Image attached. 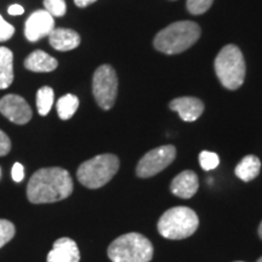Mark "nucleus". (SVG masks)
Instances as JSON below:
<instances>
[{
	"mask_svg": "<svg viewBox=\"0 0 262 262\" xmlns=\"http://www.w3.org/2000/svg\"><path fill=\"white\" fill-rule=\"evenodd\" d=\"M14 54L10 49L0 47V89H6L14 81Z\"/></svg>",
	"mask_w": 262,
	"mask_h": 262,
	"instance_id": "obj_17",
	"label": "nucleus"
},
{
	"mask_svg": "<svg viewBox=\"0 0 262 262\" xmlns=\"http://www.w3.org/2000/svg\"><path fill=\"white\" fill-rule=\"evenodd\" d=\"M0 175H2V169H0Z\"/></svg>",
	"mask_w": 262,
	"mask_h": 262,
	"instance_id": "obj_31",
	"label": "nucleus"
},
{
	"mask_svg": "<svg viewBox=\"0 0 262 262\" xmlns=\"http://www.w3.org/2000/svg\"><path fill=\"white\" fill-rule=\"evenodd\" d=\"M93 93L98 106L108 111L114 106L118 93V78L112 66L102 64L95 71Z\"/></svg>",
	"mask_w": 262,
	"mask_h": 262,
	"instance_id": "obj_7",
	"label": "nucleus"
},
{
	"mask_svg": "<svg viewBox=\"0 0 262 262\" xmlns=\"http://www.w3.org/2000/svg\"><path fill=\"white\" fill-rule=\"evenodd\" d=\"M214 0H187V9L192 15H202L211 8Z\"/></svg>",
	"mask_w": 262,
	"mask_h": 262,
	"instance_id": "obj_23",
	"label": "nucleus"
},
{
	"mask_svg": "<svg viewBox=\"0 0 262 262\" xmlns=\"http://www.w3.org/2000/svg\"><path fill=\"white\" fill-rule=\"evenodd\" d=\"M73 192V180L62 168H42L32 175L27 185V198L33 204L55 203Z\"/></svg>",
	"mask_w": 262,
	"mask_h": 262,
	"instance_id": "obj_1",
	"label": "nucleus"
},
{
	"mask_svg": "<svg viewBox=\"0 0 262 262\" xmlns=\"http://www.w3.org/2000/svg\"><path fill=\"white\" fill-rule=\"evenodd\" d=\"M16 228L12 222L0 219V248L9 243L15 237Z\"/></svg>",
	"mask_w": 262,
	"mask_h": 262,
	"instance_id": "obj_21",
	"label": "nucleus"
},
{
	"mask_svg": "<svg viewBox=\"0 0 262 262\" xmlns=\"http://www.w3.org/2000/svg\"><path fill=\"white\" fill-rule=\"evenodd\" d=\"M119 170V159L114 155H100L86 160L77 170V178L81 185L90 189L103 187Z\"/></svg>",
	"mask_w": 262,
	"mask_h": 262,
	"instance_id": "obj_5",
	"label": "nucleus"
},
{
	"mask_svg": "<svg viewBox=\"0 0 262 262\" xmlns=\"http://www.w3.org/2000/svg\"><path fill=\"white\" fill-rule=\"evenodd\" d=\"M256 262H262V256H261V257H260V258H258V260H257V261H256Z\"/></svg>",
	"mask_w": 262,
	"mask_h": 262,
	"instance_id": "obj_30",
	"label": "nucleus"
},
{
	"mask_svg": "<svg viewBox=\"0 0 262 262\" xmlns=\"http://www.w3.org/2000/svg\"><path fill=\"white\" fill-rule=\"evenodd\" d=\"M258 235H260V238L262 239V222L260 224V226H258Z\"/></svg>",
	"mask_w": 262,
	"mask_h": 262,
	"instance_id": "obj_29",
	"label": "nucleus"
},
{
	"mask_svg": "<svg viewBox=\"0 0 262 262\" xmlns=\"http://www.w3.org/2000/svg\"><path fill=\"white\" fill-rule=\"evenodd\" d=\"M12 180L15 182H21L22 180L25 179V168L22 164L15 163L14 166H12Z\"/></svg>",
	"mask_w": 262,
	"mask_h": 262,
	"instance_id": "obj_26",
	"label": "nucleus"
},
{
	"mask_svg": "<svg viewBox=\"0 0 262 262\" xmlns=\"http://www.w3.org/2000/svg\"><path fill=\"white\" fill-rule=\"evenodd\" d=\"M49 41L55 50L70 51L80 44V35L68 28H54L49 34Z\"/></svg>",
	"mask_w": 262,
	"mask_h": 262,
	"instance_id": "obj_14",
	"label": "nucleus"
},
{
	"mask_svg": "<svg viewBox=\"0 0 262 262\" xmlns=\"http://www.w3.org/2000/svg\"><path fill=\"white\" fill-rule=\"evenodd\" d=\"M44 8L52 17H61L67 10L64 0H44Z\"/></svg>",
	"mask_w": 262,
	"mask_h": 262,
	"instance_id": "obj_22",
	"label": "nucleus"
},
{
	"mask_svg": "<svg viewBox=\"0 0 262 262\" xmlns=\"http://www.w3.org/2000/svg\"><path fill=\"white\" fill-rule=\"evenodd\" d=\"M261 170V162L256 156H245L235 166V176L244 182H250L257 178Z\"/></svg>",
	"mask_w": 262,
	"mask_h": 262,
	"instance_id": "obj_16",
	"label": "nucleus"
},
{
	"mask_svg": "<svg viewBox=\"0 0 262 262\" xmlns=\"http://www.w3.org/2000/svg\"><path fill=\"white\" fill-rule=\"evenodd\" d=\"M47 260L48 262H79V249L73 239L60 238L54 243Z\"/></svg>",
	"mask_w": 262,
	"mask_h": 262,
	"instance_id": "obj_11",
	"label": "nucleus"
},
{
	"mask_svg": "<svg viewBox=\"0 0 262 262\" xmlns=\"http://www.w3.org/2000/svg\"><path fill=\"white\" fill-rule=\"evenodd\" d=\"M57 64V61L54 57L41 50L32 52L25 60V67L28 71L37 72V73H47V72L55 71Z\"/></svg>",
	"mask_w": 262,
	"mask_h": 262,
	"instance_id": "obj_15",
	"label": "nucleus"
},
{
	"mask_svg": "<svg viewBox=\"0 0 262 262\" xmlns=\"http://www.w3.org/2000/svg\"><path fill=\"white\" fill-rule=\"evenodd\" d=\"M97 0H74V4L78 6V8H86L91 4H94Z\"/></svg>",
	"mask_w": 262,
	"mask_h": 262,
	"instance_id": "obj_28",
	"label": "nucleus"
},
{
	"mask_svg": "<svg viewBox=\"0 0 262 262\" xmlns=\"http://www.w3.org/2000/svg\"><path fill=\"white\" fill-rule=\"evenodd\" d=\"M14 26L8 24V22L3 18V16L0 15V42L9 40V39L14 35Z\"/></svg>",
	"mask_w": 262,
	"mask_h": 262,
	"instance_id": "obj_24",
	"label": "nucleus"
},
{
	"mask_svg": "<svg viewBox=\"0 0 262 262\" xmlns=\"http://www.w3.org/2000/svg\"><path fill=\"white\" fill-rule=\"evenodd\" d=\"M170 110L179 113L185 122H194L204 112V103L196 97H179L172 100L169 104Z\"/></svg>",
	"mask_w": 262,
	"mask_h": 262,
	"instance_id": "obj_12",
	"label": "nucleus"
},
{
	"mask_svg": "<svg viewBox=\"0 0 262 262\" xmlns=\"http://www.w3.org/2000/svg\"><path fill=\"white\" fill-rule=\"evenodd\" d=\"M199 37H201V27L194 22H175L156 35L155 48L168 55L180 54L191 48Z\"/></svg>",
	"mask_w": 262,
	"mask_h": 262,
	"instance_id": "obj_2",
	"label": "nucleus"
},
{
	"mask_svg": "<svg viewBox=\"0 0 262 262\" xmlns=\"http://www.w3.org/2000/svg\"><path fill=\"white\" fill-rule=\"evenodd\" d=\"M78 107H79V100L75 95L67 94L64 96H62L60 100L57 101L56 108L58 117L62 120H68L74 116V113L77 112Z\"/></svg>",
	"mask_w": 262,
	"mask_h": 262,
	"instance_id": "obj_18",
	"label": "nucleus"
},
{
	"mask_svg": "<svg viewBox=\"0 0 262 262\" xmlns=\"http://www.w3.org/2000/svg\"><path fill=\"white\" fill-rule=\"evenodd\" d=\"M8 12L9 15H12V16H18V15H22L25 12V9L22 8L21 5L18 4H14L11 5L10 8L8 9Z\"/></svg>",
	"mask_w": 262,
	"mask_h": 262,
	"instance_id": "obj_27",
	"label": "nucleus"
},
{
	"mask_svg": "<svg viewBox=\"0 0 262 262\" xmlns=\"http://www.w3.org/2000/svg\"><path fill=\"white\" fill-rule=\"evenodd\" d=\"M199 188L198 176L194 171L186 170V171L180 172L178 176L171 181L170 185V191L173 195L179 196L182 199L192 198Z\"/></svg>",
	"mask_w": 262,
	"mask_h": 262,
	"instance_id": "obj_13",
	"label": "nucleus"
},
{
	"mask_svg": "<svg viewBox=\"0 0 262 262\" xmlns=\"http://www.w3.org/2000/svg\"><path fill=\"white\" fill-rule=\"evenodd\" d=\"M176 158V148L171 145L158 147L149 150L136 166V175L139 178L148 179L168 168Z\"/></svg>",
	"mask_w": 262,
	"mask_h": 262,
	"instance_id": "obj_8",
	"label": "nucleus"
},
{
	"mask_svg": "<svg viewBox=\"0 0 262 262\" xmlns=\"http://www.w3.org/2000/svg\"><path fill=\"white\" fill-rule=\"evenodd\" d=\"M0 113L10 122L24 125L32 119V110L22 96L10 94L0 100Z\"/></svg>",
	"mask_w": 262,
	"mask_h": 262,
	"instance_id": "obj_9",
	"label": "nucleus"
},
{
	"mask_svg": "<svg viewBox=\"0 0 262 262\" xmlns=\"http://www.w3.org/2000/svg\"><path fill=\"white\" fill-rule=\"evenodd\" d=\"M11 149V141L3 130H0V157L6 156Z\"/></svg>",
	"mask_w": 262,
	"mask_h": 262,
	"instance_id": "obj_25",
	"label": "nucleus"
},
{
	"mask_svg": "<svg viewBox=\"0 0 262 262\" xmlns=\"http://www.w3.org/2000/svg\"><path fill=\"white\" fill-rule=\"evenodd\" d=\"M153 251L152 243L145 235L131 232L113 241L107 255L112 262H149Z\"/></svg>",
	"mask_w": 262,
	"mask_h": 262,
	"instance_id": "obj_3",
	"label": "nucleus"
},
{
	"mask_svg": "<svg viewBox=\"0 0 262 262\" xmlns=\"http://www.w3.org/2000/svg\"><path fill=\"white\" fill-rule=\"evenodd\" d=\"M215 72L226 89L237 90L245 79V61L235 45H226L215 58Z\"/></svg>",
	"mask_w": 262,
	"mask_h": 262,
	"instance_id": "obj_4",
	"label": "nucleus"
},
{
	"mask_svg": "<svg viewBox=\"0 0 262 262\" xmlns=\"http://www.w3.org/2000/svg\"><path fill=\"white\" fill-rule=\"evenodd\" d=\"M199 163H201L203 170L210 171V170L217 168L220 159H219V156L216 153L209 152V150H203L201 155H199Z\"/></svg>",
	"mask_w": 262,
	"mask_h": 262,
	"instance_id": "obj_20",
	"label": "nucleus"
},
{
	"mask_svg": "<svg viewBox=\"0 0 262 262\" xmlns=\"http://www.w3.org/2000/svg\"><path fill=\"white\" fill-rule=\"evenodd\" d=\"M199 226L198 216L187 206H175L162 215L158 231L164 238L180 241L191 237Z\"/></svg>",
	"mask_w": 262,
	"mask_h": 262,
	"instance_id": "obj_6",
	"label": "nucleus"
},
{
	"mask_svg": "<svg viewBox=\"0 0 262 262\" xmlns=\"http://www.w3.org/2000/svg\"><path fill=\"white\" fill-rule=\"evenodd\" d=\"M54 90L50 86H42L37 93V108L40 116H47L54 104Z\"/></svg>",
	"mask_w": 262,
	"mask_h": 262,
	"instance_id": "obj_19",
	"label": "nucleus"
},
{
	"mask_svg": "<svg viewBox=\"0 0 262 262\" xmlns=\"http://www.w3.org/2000/svg\"><path fill=\"white\" fill-rule=\"evenodd\" d=\"M55 21L54 17L49 14L47 10H38L29 16L25 26L26 38L29 41L35 42L41 38L49 37V34L54 31Z\"/></svg>",
	"mask_w": 262,
	"mask_h": 262,
	"instance_id": "obj_10",
	"label": "nucleus"
},
{
	"mask_svg": "<svg viewBox=\"0 0 262 262\" xmlns=\"http://www.w3.org/2000/svg\"><path fill=\"white\" fill-rule=\"evenodd\" d=\"M235 262H243V261H235Z\"/></svg>",
	"mask_w": 262,
	"mask_h": 262,
	"instance_id": "obj_32",
	"label": "nucleus"
}]
</instances>
